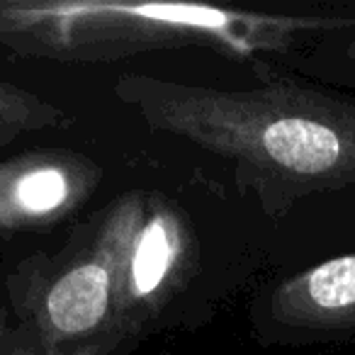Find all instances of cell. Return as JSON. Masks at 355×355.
Masks as SVG:
<instances>
[{"label":"cell","mask_w":355,"mask_h":355,"mask_svg":"<svg viewBox=\"0 0 355 355\" xmlns=\"http://www.w3.org/2000/svg\"><path fill=\"white\" fill-rule=\"evenodd\" d=\"M253 71L261 83L241 90L127 73L114 98L153 132L232 163L236 188L272 222L326 207L355 251V93L275 64Z\"/></svg>","instance_id":"1"},{"label":"cell","mask_w":355,"mask_h":355,"mask_svg":"<svg viewBox=\"0 0 355 355\" xmlns=\"http://www.w3.org/2000/svg\"><path fill=\"white\" fill-rule=\"evenodd\" d=\"M350 30L355 8L258 12L173 3L0 0V46L59 64H107L205 46L258 66L311 54Z\"/></svg>","instance_id":"2"},{"label":"cell","mask_w":355,"mask_h":355,"mask_svg":"<svg viewBox=\"0 0 355 355\" xmlns=\"http://www.w3.org/2000/svg\"><path fill=\"white\" fill-rule=\"evenodd\" d=\"M139 190L105 205L59 251L32 253L3 272L12 319L64 353L119 350L124 338V263Z\"/></svg>","instance_id":"3"},{"label":"cell","mask_w":355,"mask_h":355,"mask_svg":"<svg viewBox=\"0 0 355 355\" xmlns=\"http://www.w3.org/2000/svg\"><path fill=\"white\" fill-rule=\"evenodd\" d=\"M258 343L304 348L355 340V251L280 275L248 306Z\"/></svg>","instance_id":"4"},{"label":"cell","mask_w":355,"mask_h":355,"mask_svg":"<svg viewBox=\"0 0 355 355\" xmlns=\"http://www.w3.org/2000/svg\"><path fill=\"white\" fill-rule=\"evenodd\" d=\"M198 263V239L188 214L161 193L139 190V207L124 263V329L129 336L153 319Z\"/></svg>","instance_id":"5"},{"label":"cell","mask_w":355,"mask_h":355,"mask_svg":"<svg viewBox=\"0 0 355 355\" xmlns=\"http://www.w3.org/2000/svg\"><path fill=\"white\" fill-rule=\"evenodd\" d=\"M103 168L71 148H35L0 161V234L54 227L103 183Z\"/></svg>","instance_id":"6"},{"label":"cell","mask_w":355,"mask_h":355,"mask_svg":"<svg viewBox=\"0 0 355 355\" xmlns=\"http://www.w3.org/2000/svg\"><path fill=\"white\" fill-rule=\"evenodd\" d=\"M76 117L42 95L0 80V148L42 129H66Z\"/></svg>","instance_id":"7"},{"label":"cell","mask_w":355,"mask_h":355,"mask_svg":"<svg viewBox=\"0 0 355 355\" xmlns=\"http://www.w3.org/2000/svg\"><path fill=\"white\" fill-rule=\"evenodd\" d=\"M0 355H114V350L95 348V350H83V353H64V350H56L51 345H46L30 326L12 319L6 336L0 338Z\"/></svg>","instance_id":"8"},{"label":"cell","mask_w":355,"mask_h":355,"mask_svg":"<svg viewBox=\"0 0 355 355\" xmlns=\"http://www.w3.org/2000/svg\"><path fill=\"white\" fill-rule=\"evenodd\" d=\"M309 56H326L329 64L336 66V76H338L340 85L355 93V30L331 37Z\"/></svg>","instance_id":"9"},{"label":"cell","mask_w":355,"mask_h":355,"mask_svg":"<svg viewBox=\"0 0 355 355\" xmlns=\"http://www.w3.org/2000/svg\"><path fill=\"white\" fill-rule=\"evenodd\" d=\"M12 324V311H10V302L6 295V285H3V277H0V338L6 336L8 326Z\"/></svg>","instance_id":"10"}]
</instances>
